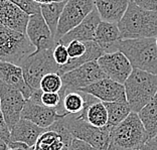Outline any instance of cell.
Listing matches in <instances>:
<instances>
[{
  "mask_svg": "<svg viewBox=\"0 0 157 150\" xmlns=\"http://www.w3.org/2000/svg\"><path fill=\"white\" fill-rule=\"evenodd\" d=\"M0 138L5 142L8 146V148L11 147V139H10V130L3 117V114L1 111V107H0Z\"/></svg>",
  "mask_w": 157,
  "mask_h": 150,
  "instance_id": "cell-32",
  "label": "cell"
},
{
  "mask_svg": "<svg viewBox=\"0 0 157 150\" xmlns=\"http://www.w3.org/2000/svg\"><path fill=\"white\" fill-rule=\"evenodd\" d=\"M36 48L26 33L12 30L0 24V60L20 66Z\"/></svg>",
  "mask_w": 157,
  "mask_h": 150,
  "instance_id": "cell-5",
  "label": "cell"
},
{
  "mask_svg": "<svg viewBox=\"0 0 157 150\" xmlns=\"http://www.w3.org/2000/svg\"><path fill=\"white\" fill-rule=\"evenodd\" d=\"M73 139V135L67 128L63 117L51 127L46 128L31 150H67Z\"/></svg>",
  "mask_w": 157,
  "mask_h": 150,
  "instance_id": "cell-12",
  "label": "cell"
},
{
  "mask_svg": "<svg viewBox=\"0 0 157 150\" xmlns=\"http://www.w3.org/2000/svg\"><path fill=\"white\" fill-rule=\"evenodd\" d=\"M62 98H60L59 93H44L42 94L41 103L42 105L48 108H55L58 110L60 106Z\"/></svg>",
  "mask_w": 157,
  "mask_h": 150,
  "instance_id": "cell-31",
  "label": "cell"
},
{
  "mask_svg": "<svg viewBox=\"0 0 157 150\" xmlns=\"http://www.w3.org/2000/svg\"><path fill=\"white\" fill-rule=\"evenodd\" d=\"M81 92L91 95L103 103L127 101L124 85L109 78L102 79L89 87L82 89Z\"/></svg>",
  "mask_w": 157,
  "mask_h": 150,
  "instance_id": "cell-15",
  "label": "cell"
},
{
  "mask_svg": "<svg viewBox=\"0 0 157 150\" xmlns=\"http://www.w3.org/2000/svg\"><path fill=\"white\" fill-rule=\"evenodd\" d=\"M63 121L74 138L87 142L99 150H108L112 129L111 127H95L78 114L66 115L63 117Z\"/></svg>",
  "mask_w": 157,
  "mask_h": 150,
  "instance_id": "cell-6",
  "label": "cell"
},
{
  "mask_svg": "<svg viewBox=\"0 0 157 150\" xmlns=\"http://www.w3.org/2000/svg\"><path fill=\"white\" fill-rule=\"evenodd\" d=\"M35 2L39 3V4H44V3H49V0H34Z\"/></svg>",
  "mask_w": 157,
  "mask_h": 150,
  "instance_id": "cell-39",
  "label": "cell"
},
{
  "mask_svg": "<svg viewBox=\"0 0 157 150\" xmlns=\"http://www.w3.org/2000/svg\"><path fill=\"white\" fill-rule=\"evenodd\" d=\"M131 1L145 10L157 12V0H131Z\"/></svg>",
  "mask_w": 157,
  "mask_h": 150,
  "instance_id": "cell-34",
  "label": "cell"
},
{
  "mask_svg": "<svg viewBox=\"0 0 157 150\" xmlns=\"http://www.w3.org/2000/svg\"><path fill=\"white\" fill-rule=\"evenodd\" d=\"M85 98L87 101V105H86L83 112L78 113V115L95 127L104 128L108 126V111H107L104 103L99 101L98 99H96L91 95L86 94V93Z\"/></svg>",
  "mask_w": 157,
  "mask_h": 150,
  "instance_id": "cell-22",
  "label": "cell"
},
{
  "mask_svg": "<svg viewBox=\"0 0 157 150\" xmlns=\"http://www.w3.org/2000/svg\"><path fill=\"white\" fill-rule=\"evenodd\" d=\"M52 55H53V59H55L56 63L59 66V67L65 66L70 60V56H69V52H67V45L62 44H56L55 48H53V51H52Z\"/></svg>",
  "mask_w": 157,
  "mask_h": 150,
  "instance_id": "cell-30",
  "label": "cell"
},
{
  "mask_svg": "<svg viewBox=\"0 0 157 150\" xmlns=\"http://www.w3.org/2000/svg\"><path fill=\"white\" fill-rule=\"evenodd\" d=\"M156 76H157V74H156Z\"/></svg>",
  "mask_w": 157,
  "mask_h": 150,
  "instance_id": "cell-45",
  "label": "cell"
},
{
  "mask_svg": "<svg viewBox=\"0 0 157 150\" xmlns=\"http://www.w3.org/2000/svg\"><path fill=\"white\" fill-rule=\"evenodd\" d=\"M156 45H157V37H156Z\"/></svg>",
  "mask_w": 157,
  "mask_h": 150,
  "instance_id": "cell-44",
  "label": "cell"
},
{
  "mask_svg": "<svg viewBox=\"0 0 157 150\" xmlns=\"http://www.w3.org/2000/svg\"><path fill=\"white\" fill-rule=\"evenodd\" d=\"M67 0H49V3L51 2H66Z\"/></svg>",
  "mask_w": 157,
  "mask_h": 150,
  "instance_id": "cell-41",
  "label": "cell"
},
{
  "mask_svg": "<svg viewBox=\"0 0 157 150\" xmlns=\"http://www.w3.org/2000/svg\"><path fill=\"white\" fill-rule=\"evenodd\" d=\"M150 141L138 113L132 112L124 121L111 129L108 150L141 149Z\"/></svg>",
  "mask_w": 157,
  "mask_h": 150,
  "instance_id": "cell-2",
  "label": "cell"
},
{
  "mask_svg": "<svg viewBox=\"0 0 157 150\" xmlns=\"http://www.w3.org/2000/svg\"><path fill=\"white\" fill-rule=\"evenodd\" d=\"M97 62L107 78L122 85L125 84L134 70L127 56L120 51L104 53Z\"/></svg>",
  "mask_w": 157,
  "mask_h": 150,
  "instance_id": "cell-13",
  "label": "cell"
},
{
  "mask_svg": "<svg viewBox=\"0 0 157 150\" xmlns=\"http://www.w3.org/2000/svg\"><path fill=\"white\" fill-rule=\"evenodd\" d=\"M107 111H108V126L115 127L118 124H120L132 113L130 105L127 101L125 102H110L104 103Z\"/></svg>",
  "mask_w": 157,
  "mask_h": 150,
  "instance_id": "cell-27",
  "label": "cell"
},
{
  "mask_svg": "<svg viewBox=\"0 0 157 150\" xmlns=\"http://www.w3.org/2000/svg\"><path fill=\"white\" fill-rule=\"evenodd\" d=\"M7 149H8V146H7L5 142L0 138V150H7Z\"/></svg>",
  "mask_w": 157,
  "mask_h": 150,
  "instance_id": "cell-38",
  "label": "cell"
},
{
  "mask_svg": "<svg viewBox=\"0 0 157 150\" xmlns=\"http://www.w3.org/2000/svg\"><path fill=\"white\" fill-rule=\"evenodd\" d=\"M66 2H51V3L40 4V13L42 17H44V19L45 20L46 24L48 25L49 29H51L55 38H56V29H58L60 16H62L63 8H65Z\"/></svg>",
  "mask_w": 157,
  "mask_h": 150,
  "instance_id": "cell-26",
  "label": "cell"
},
{
  "mask_svg": "<svg viewBox=\"0 0 157 150\" xmlns=\"http://www.w3.org/2000/svg\"><path fill=\"white\" fill-rule=\"evenodd\" d=\"M26 35L31 44L35 46L36 51L53 49L56 44L55 37L41 13L29 16L26 27Z\"/></svg>",
  "mask_w": 157,
  "mask_h": 150,
  "instance_id": "cell-14",
  "label": "cell"
},
{
  "mask_svg": "<svg viewBox=\"0 0 157 150\" xmlns=\"http://www.w3.org/2000/svg\"><path fill=\"white\" fill-rule=\"evenodd\" d=\"M7 150H31V148L27 147L25 144H22V143H19V145L17 146L16 148H8Z\"/></svg>",
  "mask_w": 157,
  "mask_h": 150,
  "instance_id": "cell-36",
  "label": "cell"
},
{
  "mask_svg": "<svg viewBox=\"0 0 157 150\" xmlns=\"http://www.w3.org/2000/svg\"><path fill=\"white\" fill-rule=\"evenodd\" d=\"M87 101L85 98V93L81 91L67 92L62 98L60 106L58 112L62 115L65 114H78L83 112Z\"/></svg>",
  "mask_w": 157,
  "mask_h": 150,
  "instance_id": "cell-24",
  "label": "cell"
},
{
  "mask_svg": "<svg viewBox=\"0 0 157 150\" xmlns=\"http://www.w3.org/2000/svg\"><path fill=\"white\" fill-rule=\"evenodd\" d=\"M138 116L144 125L149 139L153 140L157 135V93L151 101L141 109Z\"/></svg>",
  "mask_w": 157,
  "mask_h": 150,
  "instance_id": "cell-25",
  "label": "cell"
},
{
  "mask_svg": "<svg viewBox=\"0 0 157 150\" xmlns=\"http://www.w3.org/2000/svg\"><path fill=\"white\" fill-rule=\"evenodd\" d=\"M122 39L156 38L157 12L145 10L130 0L126 12L118 22Z\"/></svg>",
  "mask_w": 157,
  "mask_h": 150,
  "instance_id": "cell-1",
  "label": "cell"
},
{
  "mask_svg": "<svg viewBox=\"0 0 157 150\" xmlns=\"http://www.w3.org/2000/svg\"><path fill=\"white\" fill-rule=\"evenodd\" d=\"M118 51L127 56L133 69L157 74L156 38L122 39L118 44Z\"/></svg>",
  "mask_w": 157,
  "mask_h": 150,
  "instance_id": "cell-3",
  "label": "cell"
},
{
  "mask_svg": "<svg viewBox=\"0 0 157 150\" xmlns=\"http://www.w3.org/2000/svg\"><path fill=\"white\" fill-rule=\"evenodd\" d=\"M128 104L132 112L139 113L157 93V76L134 69L124 84Z\"/></svg>",
  "mask_w": 157,
  "mask_h": 150,
  "instance_id": "cell-4",
  "label": "cell"
},
{
  "mask_svg": "<svg viewBox=\"0 0 157 150\" xmlns=\"http://www.w3.org/2000/svg\"><path fill=\"white\" fill-rule=\"evenodd\" d=\"M52 51L53 49L35 51L20 65L27 85L33 91L39 89L40 82L45 75L51 73L59 74V66L53 59Z\"/></svg>",
  "mask_w": 157,
  "mask_h": 150,
  "instance_id": "cell-7",
  "label": "cell"
},
{
  "mask_svg": "<svg viewBox=\"0 0 157 150\" xmlns=\"http://www.w3.org/2000/svg\"><path fill=\"white\" fill-rule=\"evenodd\" d=\"M104 78L107 77L101 70L97 60L85 63L62 76L63 88L59 92L60 98H63L67 92L81 91L82 89L87 88Z\"/></svg>",
  "mask_w": 157,
  "mask_h": 150,
  "instance_id": "cell-8",
  "label": "cell"
},
{
  "mask_svg": "<svg viewBox=\"0 0 157 150\" xmlns=\"http://www.w3.org/2000/svg\"><path fill=\"white\" fill-rule=\"evenodd\" d=\"M27 100L17 89L0 80V107L9 130L21 119V113Z\"/></svg>",
  "mask_w": 157,
  "mask_h": 150,
  "instance_id": "cell-11",
  "label": "cell"
},
{
  "mask_svg": "<svg viewBox=\"0 0 157 150\" xmlns=\"http://www.w3.org/2000/svg\"><path fill=\"white\" fill-rule=\"evenodd\" d=\"M121 37L120 29L117 23L101 21L96 30L95 41L100 45L105 53H111L118 51V44Z\"/></svg>",
  "mask_w": 157,
  "mask_h": 150,
  "instance_id": "cell-20",
  "label": "cell"
},
{
  "mask_svg": "<svg viewBox=\"0 0 157 150\" xmlns=\"http://www.w3.org/2000/svg\"><path fill=\"white\" fill-rule=\"evenodd\" d=\"M140 150H149V145H148V142H147V143H146L144 146H143V147H142Z\"/></svg>",
  "mask_w": 157,
  "mask_h": 150,
  "instance_id": "cell-40",
  "label": "cell"
},
{
  "mask_svg": "<svg viewBox=\"0 0 157 150\" xmlns=\"http://www.w3.org/2000/svg\"><path fill=\"white\" fill-rule=\"evenodd\" d=\"M154 140H155V141H157V135H156V137L154 138Z\"/></svg>",
  "mask_w": 157,
  "mask_h": 150,
  "instance_id": "cell-42",
  "label": "cell"
},
{
  "mask_svg": "<svg viewBox=\"0 0 157 150\" xmlns=\"http://www.w3.org/2000/svg\"><path fill=\"white\" fill-rule=\"evenodd\" d=\"M42 94H44V91L41 90L40 88L37 89V90H34L31 94L30 98L28 99L30 102L34 103V104H37V105H42L41 103V97H42Z\"/></svg>",
  "mask_w": 157,
  "mask_h": 150,
  "instance_id": "cell-35",
  "label": "cell"
},
{
  "mask_svg": "<svg viewBox=\"0 0 157 150\" xmlns=\"http://www.w3.org/2000/svg\"><path fill=\"white\" fill-rule=\"evenodd\" d=\"M29 15L8 0H0V24L12 30L26 33Z\"/></svg>",
  "mask_w": 157,
  "mask_h": 150,
  "instance_id": "cell-18",
  "label": "cell"
},
{
  "mask_svg": "<svg viewBox=\"0 0 157 150\" xmlns=\"http://www.w3.org/2000/svg\"><path fill=\"white\" fill-rule=\"evenodd\" d=\"M148 145H149V150H157V141H155L154 139L148 141Z\"/></svg>",
  "mask_w": 157,
  "mask_h": 150,
  "instance_id": "cell-37",
  "label": "cell"
},
{
  "mask_svg": "<svg viewBox=\"0 0 157 150\" xmlns=\"http://www.w3.org/2000/svg\"><path fill=\"white\" fill-rule=\"evenodd\" d=\"M67 150H99V149L95 148L94 146L90 145L89 143H87V142H85L83 140L74 138Z\"/></svg>",
  "mask_w": 157,
  "mask_h": 150,
  "instance_id": "cell-33",
  "label": "cell"
},
{
  "mask_svg": "<svg viewBox=\"0 0 157 150\" xmlns=\"http://www.w3.org/2000/svg\"><path fill=\"white\" fill-rule=\"evenodd\" d=\"M130 0H95L101 19L117 24L126 12Z\"/></svg>",
  "mask_w": 157,
  "mask_h": 150,
  "instance_id": "cell-23",
  "label": "cell"
},
{
  "mask_svg": "<svg viewBox=\"0 0 157 150\" xmlns=\"http://www.w3.org/2000/svg\"><path fill=\"white\" fill-rule=\"evenodd\" d=\"M45 130L44 128L37 126L29 120L20 119L10 130V139L11 142L25 144L27 147L31 148Z\"/></svg>",
  "mask_w": 157,
  "mask_h": 150,
  "instance_id": "cell-21",
  "label": "cell"
},
{
  "mask_svg": "<svg viewBox=\"0 0 157 150\" xmlns=\"http://www.w3.org/2000/svg\"><path fill=\"white\" fill-rule=\"evenodd\" d=\"M67 49L70 60L65 66L59 67V76L87 63L98 60L105 53L96 41L73 40L67 44Z\"/></svg>",
  "mask_w": 157,
  "mask_h": 150,
  "instance_id": "cell-10",
  "label": "cell"
},
{
  "mask_svg": "<svg viewBox=\"0 0 157 150\" xmlns=\"http://www.w3.org/2000/svg\"><path fill=\"white\" fill-rule=\"evenodd\" d=\"M95 8V0H67L56 29V42L78 26Z\"/></svg>",
  "mask_w": 157,
  "mask_h": 150,
  "instance_id": "cell-9",
  "label": "cell"
},
{
  "mask_svg": "<svg viewBox=\"0 0 157 150\" xmlns=\"http://www.w3.org/2000/svg\"><path fill=\"white\" fill-rule=\"evenodd\" d=\"M101 21L102 19L99 15L98 10L95 8L78 26L69 31L66 35H63L56 44L67 45L69 42L73 40L95 41L96 30H97V27Z\"/></svg>",
  "mask_w": 157,
  "mask_h": 150,
  "instance_id": "cell-17",
  "label": "cell"
},
{
  "mask_svg": "<svg viewBox=\"0 0 157 150\" xmlns=\"http://www.w3.org/2000/svg\"><path fill=\"white\" fill-rule=\"evenodd\" d=\"M0 80L6 85L17 89L26 100L30 98L33 92L27 85L20 66L0 60Z\"/></svg>",
  "mask_w": 157,
  "mask_h": 150,
  "instance_id": "cell-19",
  "label": "cell"
},
{
  "mask_svg": "<svg viewBox=\"0 0 157 150\" xmlns=\"http://www.w3.org/2000/svg\"><path fill=\"white\" fill-rule=\"evenodd\" d=\"M39 88L44 93H59L63 88L62 76L58 73L48 74L42 78Z\"/></svg>",
  "mask_w": 157,
  "mask_h": 150,
  "instance_id": "cell-28",
  "label": "cell"
},
{
  "mask_svg": "<svg viewBox=\"0 0 157 150\" xmlns=\"http://www.w3.org/2000/svg\"><path fill=\"white\" fill-rule=\"evenodd\" d=\"M13 4L18 6L28 15H34L36 13H40V4L35 2L34 0H8Z\"/></svg>",
  "mask_w": 157,
  "mask_h": 150,
  "instance_id": "cell-29",
  "label": "cell"
},
{
  "mask_svg": "<svg viewBox=\"0 0 157 150\" xmlns=\"http://www.w3.org/2000/svg\"><path fill=\"white\" fill-rule=\"evenodd\" d=\"M67 114L62 115L55 108H48L44 105H37L27 100L24 108L21 113V119H26L36 124L41 128L51 127L52 125L56 122L60 118L65 117Z\"/></svg>",
  "mask_w": 157,
  "mask_h": 150,
  "instance_id": "cell-16",
  "label": "cell"
},
{
  "mask_svg": "<svg viewBox=\"0 0 157 150\" xmlns=\"http://www.w3.org/2000/svg\"><path fill=\"white\" fill-rule=\"evenodd\" d=\"M131 150H140V149H131Z\"/></svg>",
  "mask_w": 157,
  "mask_h": 150,
  "instance_id": "cell-43",
  "label": "cell"
}]
</instances>
